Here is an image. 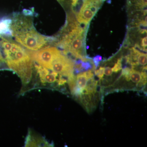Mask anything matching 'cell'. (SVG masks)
I'll list each match as a JSON object with an SVG mask.
<instances>
[{
  "instance_id": "5",
  "label": "cell",
  "mask_w": 147,
  "mask_h": 147,
  "mask_svg": "<svg viewBox=\"0 0 147 147\" xmlns=\"http://www.w3.org/2000/svg\"><path fill=\"white\" fill-rule=\"evenodd\" d=\"M43 137L37 135L31 131H29L25 142V147H52Z\"/></svg>"
},
{
  "instance_id": "10",
  "label": "cell",
  "mask_w": 147,
  "mask_h": 147,
  "mask_svg": "<svg viewBox=\"0 0 147 147\" xmlns=\"http://www.w3.org/2000/svg\"><path fill=\"white\" fill-rule=\"evenodd\" d=\"M137 62L139 65L144 66L147 63V54L143 53H140L138 55Z\"/></svg>"
},
{
  "instance_id": "3",
  "label": "cell",
  "mask_w": 147,
  "mask_h": 147,
  "mask_svg": "<svg viewBox=\"0 0 147 147\" xmlns=\"http://www.w3.org/2000/svg\"><path fill=\"white\" fill-rule=\"evenodd\" d=\"M67 79L74 76V61L61 52L53 59L47 68Z\"/></svg>"
},
{
  "instance_id": "6",
  "label": "cell",
  "mask_w": 147,
  "mask_h": 147,
  "mask_svg": "<svg viewBox=\"0 0 147 147\" xmlns=\"http://www.w3.org/2000/svg\"><path fill=\"white\" fill-rule=\"evenodd\" d=\"M95 14L90 8L86 3L84 1L83 5L77 16V20L81 24L87 25L92 19Z\"/></svg>"
},
{
  "instance_id": "2",
  "label": "cell",
  "mask_w": 147,
  "mask_h": 147,
  "mask_svg": "<svg viewBox=\"0 0 147 147\" xmlns=\"http://www.w3.org/2000/svg\"><path fill=\"white\" fill-rule=\"evenodd\" d=\"M15 14L12 19V36L27 49L37 51L44 48L54 38L40 34L35 28L29 15Z\"/></svg>"
},
{
  "instance_id": "11",
  "label": "cell",
  "mask_w": 147,
  "mask_h": 147,
  "mask_svg": "<svg viewBox=\"0 0 147 147\" xmlns=\"http://www.w3.org/2000/svg\"><path fill=\"white\" fill-rule=\"evenodd\" d=\"M122 58L118 60L117 63L115 65L114 67L112 68L113 71L115 72H118V71H120L122 68Z\"/></svg>"
},
{
  "instance_id": "1",
  "label": "cell",
  "mask_w": 147,
  "mask_h": 147,
  "mask_svg": "<svg viewBox=\"0 0 147 147\" xmlns=\"http://www.w3.org/2000/svg\"><path fill=\"white\" fill-rule=\"evenodd\" d=\"M0 48L9 69L21 78L24 87L30 84L32 78L34 64L28 50L10 37L0 36Z\"/></svg>"
},
{
  "instance_id": "12",
  "label": "cell",
  "mask_w": 147,
  "mask_h": 147,
  "mask_svg": "<svg viewBox=\"0 0 147 147\" xmlns=\"http://www.w3.org/2000/svg\"><path fill=\"white\" fill-rule=\"evenodd\" d=\"M9 69L5 61L2 53L0 48V70Z\"/></svg>"
},
{
  "instance_id": "8",
  "label": "cell",
  "mask_w": 147,
  "mask_h": 147,
  "mask_svg": "<svg viewBox=\"0 0 147 147\" xmlns=\"http://www.w3.org/2000/svg\"><path fill=\"white\" fill-rule=\"evenodd\" d=\"M129 78L133 83L137 84V87L138 88H141L146 84L147 79L143 78L142 73L133 68L130 71Z\"/></svg>"
},
{
  "instance_id": "13",
  "label": "cell",
  "mask_w": 147,
  "mask_h": 147,
  "mask_svg": "<svg viewBox=\"0 0 147 147\" xmlns=\"http://www.w3.org/2000/svg\"><path fill=\"white\" fill-rule=\"evenodd\" d=\"M104 69L105 68L102 67H100L98 69H95L94 71L95 75L99 78V80L102 79L104 74Z\"/></svg>"
},
{
  "instance_id": "4",
  "label": "cell",
  "mask_w": 147,
  "mask_h": 147,
  "mask_svg": "<svg viewBox=\"0 0 147 147\" xmlns=\"http://www.w3.org/2000/svg\"><path fill=\"white\" fill-rule=\"evenodd\" d=\"M34 67L38 76L39 81L38 83L40 86L56 89L60 88L59 84L61 75L37 63H34Z\"/></svg>"
},
{
  "instance_id": "14",
  "label": "cell",
  "mask_w": 147,
  "mask_h": 147,
  "mask_svg": "<svg viewBox=\"0 0 147 147\" xmlns=\"http://www.w3.org/2000/svg\"><path fill=\"white\" fill-rule=\"evenodd\" d=\"M102 60V57L100 55H96V57H94L92 61L94 64L95 69L99 66V64H100V61H101Z\"/></svg>"
},
{
  "instance_id": "15",
  "label": "cell",
  "mask_w": 147,
  "mask_h": 147,
  "mask_svg": "<svg viewBox=\"0 0 147 147\" xmlns=\"http://www.w3.org/2000/svg\"><path fill=\"white\" fill-rule=\"evenodd\" d=\"M112 68L109 67H105L104 69V74L107 76H111L113 74Z\"/></svg>"
},
{
  "instance_id": "17",
  "label": "cell",
  "mask_w": 147,
  "mask_h": 147,
  "mask_svg": "<svg viewBox=\"0 0 147 147\" xmlns=\"http://www.w3.org/2000/svg\"><path fill=\"white\" fill-rule=\"evenodd\" d=\"M72 4L73 6H75L77 4L78 0H72Z\"/></svg>"
},
{
  "instance_id": "9",
  "label": "cell",
  "mask_w": 147,
  "mask_h": 147,
  "mask_svg": "<svg viewBox=\"0 0 147 147\" xmlns=\"http://www.w3.org/2000/svg\"><path fill=\"white\" fill-rule=\"evenodd\" d=\"M86 71L81 72L77 74L75 77L76 87L84 94V91L86 88L87 81L88 80Z\"/></svg>"
},
{
  "instance_id": "16",
  "label": "cell",
  "mask_w": 147,
  "mask_h": 147,
  "mask_svg": "<svg viewBox=\"0 0 147 147\" xmlns=\"http://www.w3.org/2000/svg\"><path fill=\"white\" fill-rule=\"evenodd\" d=\"M143 49L147 51L146 49V47L147 46V36L145 37L144 38H142V44H141Z\"/></svg>"
},
{
  "instance_id": "7",
  "label": "cell",
  "mask_w": 147,
  "mask_h": 147,
  "mask_svg": "<svg viewBox=\"0 0 147 147\" xmlns=\"http://www.w3.org/2000/svg\"><path fill=\"white\" fill-rule=\"evenodd\" d=\"M12 19L7 16L0 18V36L10 38L12 36Z\"/></svg>"
}]
</instances>
